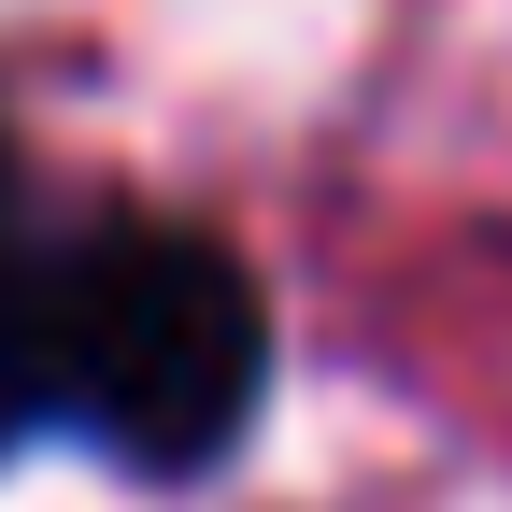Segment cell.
Listing matches in <instances>:
<instances>
[{"label":"cell","instance_id":"cell-1","mask_svg":"<svg viewBox=\"0 0 512 512\" xmlns=\"http://www.w3.org/2000/svg\"><path fill=\"white\" fill-rule=\"evenodd\" d=\"M256 384H271V313L242 256L200 228H100L57 256V399H72L128 470H214Z\"/></svg>","mask_w":512,"mask_h":512},{"label":"cell","instance_id":"cell-2","mask_svg":"<svg viewBox=\"0 0 512 512\" xmlns=\"http://www.w3.org/2000/svg\"><path fill=\"white\" fill-rule=\"evenodd\" d=\"M29 413H57V256L0 242V456Z\"/></svg>","mask_w":512,"mask_h":512}]
</instances>
